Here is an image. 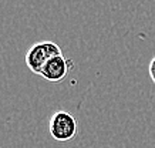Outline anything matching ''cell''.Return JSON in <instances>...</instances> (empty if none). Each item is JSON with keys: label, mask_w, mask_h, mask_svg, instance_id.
<instances>
[{"label": "cell", "mask_w": 155, "mask_h": 148, "mask_svg": "<svg viewBox=\"0 0 155 148\" xmlns=\"http://www.w3.org/2000/svg\"><path fill=\"white\" fill-rule=\"evenodd\" d=\"M60 54H63L61 48L54 41H40V43L33 44L27 50V53H26V66L28 67L30 71L40 76V73H41L43 67L46 66V63L50 58L60 56Z\"/></svg>", "instance_id": "6da1fadb"}, {"label": "cell", "mask_w": 155, "mask_h": 148, "mask_svg": "<svg viewBox=\"0 0 155 148\" xmlns=\"http://www.w3.org/2000/svg\"><path fill=\"white\" fill-rule=\"evenodd\" d=\"M48 131L56 141H70L77 134V120L68 111H57L50 118Z\"/></svg>", "instance_id": "7a4b0ae2"}, {"label": "cell", "mask_w": 155, "mask_h": 148, "mask_svg": "<svg viewBox=\"0 0 155 148\" xmlns=\"http://www.w3.org/2000/svg\"><path fill=\"white\" fill-rule=\"evenodd\" d=\"M71 66H73V63L70 60H67L63 54H60V56L50 58L46 63V66L43 67L40 76L47 81L60 83L67 77L68 71L71 70Z\"/></svg>", "instance_id": "3957f363"}, {"label": "cell", "mask_w": 155, "mask_h": 148, "mask_svg": "<svg viewBox=\"0 0 155 148\" xmlns=\"http://www.w3.org/2000/svg\"><path fill=\"white\" fill-rule=\"evenodd\" d=\"M148 71H150V77L152 83L155 84V56L152 57V60L150 61V67H148Z\"/></svg>", "instance_id": "277c9868"}]
</instances>
